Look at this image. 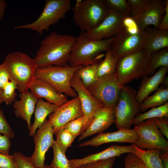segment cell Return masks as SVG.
Returning <instances> with one entry per match:
<instances>
[{
    "instance_id": "1",
    "label": "cell",
    "mask_w": 168,
    "mask_h": 168,
    "mask_svg": "<svg viewBox=\"0 0 168 168\" xmlns=\"http://www.w3.org/2000/svg\"><path fill=\"white\" fill-rule=\"evenodd\" d=\"M77 37L53 32L42 40L34 59L38 68L48 66H66Z\"/></svg>"
},
{
    "instance_id": "2",
    "label": "cell",
    "mask_w": 168,
    "mask_h": 168,
    "mask_svg": "<svg viewBox=\"0 0 168 168\" xmlns=\"http://www.w3.org/2000/svg\"><path fill=\"white\" fill-rule=\"evenodd\" d=\"M114 37L102 40H93L87 37L82 31L77 37L72 47L68 65L85 66L98 63L102 60L103 52L110 49Z\"/></svg>"
},
{
    "instance_id": "3",
    "label": "cell",
    "mask_w": 168,
    "mask_h": 168,
    "mask_svg": "<svg viewBox=\"0 0 168 168\" xmlns=\"http://www.w3.org/2000/svg\"><path fill=\"white\" fill-rule=\"evenodd\" d=\"M21 93L29 91L35 78L37 65L34 58L19 51L8 54L2 63Z\"/></svg>"
},
{
    "instance_id": "4",
    "label": "cell",
    "mask_w": 168,
    "mask_h": 168,
    "mask_svg": "<svg viewBox=\"0 0 168 168\" xmlns=\"http://www.w3.org/2000/svg\"><path fill=\"white\" fill-rule=\"evenodd\" d=\"M151 55L143 49L119 59L116 72L118 82L124 86L150 75Z\"/></svg>"
},
{
    "instance_id": "5",
    "label": "cell",
    "mask_w": 168,
    "mask_h": 168,
    "mask_svg": "<svg viewBox=\"0 0 168 168\" xmlns=\"http://www.w3.org/2000/svg\"><path fill=\"white\" fill-rule=\"evenodd\" d=\"M72 9L74 22L84 32L91 30L100 23L108 10L103 0H77Z\"/></svg>"
},
{
    "instance_id": "6",
    "label": "cell",
    "mask_w": 168,
    "mask_h": 168,
    "mask_svg": "<svg viewBox=\"0 0 168 168\" xmlns=\"http://www.w3.org/2000/svg\"><path fill=\"white\" fill-rule=\"evenodd\" d=\"M71 8L70 0H46L42 12L36 20L31 23L15 26L13 29H29L41 35L44 30L47 31L51 26L65 18Z\"/></svg>"
},
{
    "instance_id": "7",
    "label": "cell",
    "mask_w": 168,
    "mask_h": 168,
    "mask_svg": "<svg viewBox=\"0 0 168 168\" xmlns=\"http://www.w3.org/2000/svg\"><path fill=\"white\" fill-rule=\"evenodd\" d=\"M82 66L50 65L38 67L35 78L46 81L59 93L74 98L77 96V94L71 86V80L76 71Z\"/></svg>"
},
{
    "instance_id": "8",
    "label": "cell",
    "mask_w": 168,
    "mask_h": 168,
    "mask_svg": "<svg viewBox=\"0 0 168 168\" xmlns=\"http://www.w3.org/2000/svg\"><path fill=\"white\" fill-rule=\"evenodd\" d=\"M137 91L131 86L124 85L122 89L118 101L114 108L115 122L118 129L130 128L135 116L141 110L136 99Z\"/></svg>"
},
{
    "instance_id": "9",
    "label": "cell",
    "mask_w": 168,
    "mask_h": 168,
    "mask_svg": "<svg viewBox=\"0 0 168 168\" xmlns=\"http://www.w3.org/2000/svg\"><path fill=\"white\" fill-rule=\"evenodd\" d=\"M124 86L118 81L116 73L97 79L87 89L105 106L114 108L117 104L120 93Z\"/></svg>"
},
{
    "instance_id": "10",
    "label": "cell",
    "mask_w": 168,
    "mask_h": 168,
    "mask_svg": "<svg viewBox=\"0 0 168 168\" xmlns=\"http://www.w3.org/2000/svg\"><path fill=\"white\" fill-rule=\"evenodd\" d=\"M138 138L135 145L142 149H158L168 152V141L162 134L153 119H147L134 126Z\"/></svg>"
},
{
    "instance_id": "11",
    "label": "cell",
    "mask_w": 168,
    "mask_h": 168,
    "mask_svg": "<svg viewBox=\"0 0 168 168\" xmlns=\"http://www.w3.org/2000/svg\"><path fill=\"white\" fill-rule=\"evenodd\" d=\"M146 37L145 30L133 34L125 29L114 37L110 50L118 59L129 54L143 49Z\"/></svg>"
},
{
    "instance_id": "12",
    "label": "cell",
    "mask_w": 168,
    "mask_h": 168,
    "mask_svg": "<svg viewBox=\"0 0 168 168\" xmlns=\"http://www.w3.org/2000/svg\"><path fill=\"white\" fill-rule=\"evenodd\" d=\"M128 16L108 8L103 20L96 26L86 32H84L89 38L100 40L112 38L124 29L123 20Z\"/></svg>"
},
{
    "instance_id": "13",
    "label": "cell",
    "mask_w": 168,
    "mask_h": 168,
    "mask_svg": "<svg viewBox=\"0 0 168 168\" xmlns=\"http://www.w3.org/2000/svg\"><path fill=\"white\" fill-rule=\"evenodd\" d=\"M38 128L33 138L35 150L30 157L36 168H43L45 154L55 140L53 138L54 132L52 124L47 119Z\"/></svg>"
},
{
    "instance_id": "14",
    "label": "cell",
    "mask_w": 168,
    "mask_h": 168,
    "mask_svg": "<svg viewBox=\"0 0 168 168\" xmlns=\"http://www.w3.org/2000/svg\"><path fill=\"white\" fill-rule=\"evenodd\" d=\"M83 115L80 102L77 96L67 100L58 106L49 117L54 134L68 122Z\"/></svg>"
},
{
    "instance_id": "15",
    "label": "cell",
    "mask_w": 168,
    "mask_h": 168,
    "mask_svg": "<svg viewBox=\"0 0 168 168\" xmlns=\"http://www.w3.org/2000/svg\"><path fill=\"white\" fill-rule=\"evenodd\" d=\"M165 7V1L147 0L139 13L133 17L139 30H144L150 25L158 28L164 14Z\"/></svg>"
},
{
    "instance_id": "16",
    "label": "cell",
    "mask_w": 168,
    "mask_h": 168,
    "mask_svg": "<svg viewBox=\"0 0 168 168\" xmlns=\"http://www.w3.org/2000/svg\"><path fill=\"white\" fill-rule=\"evenodd\" d=\"M138 135L134 129H119L115 132L101 133L92 138L81 143L78 147H98L110 142H128L135 144Z\"/></svg>"
},
{
    "instance_id": "17",
    "label": "cell",
    "mask_w": 168,
    "mask_h": 168,
    "mask_svg": "<svg viewBox=\"0 0 168 168\" xmlns=\"http://www.w3.org/2000/svg\"><path fill=\"white\" fill-rule=\"evenodd\" d=\"M114 108L104 106L97 109L94 113L86 129L81 135L78 141L97 133H100L114 123Z\"/></svg>"
},
{
    "instance_id": "18",
    "label": "cell",
    "mask_w": 168,
    "mask_h": 168,
    "mask_svg": "<svg viewBox=\"0 0 168 168\" xmlns=\"http://www.w3.org/2000/svg\"><path fill=\"white\" fill-rule=\"evenodd\" d=\"M71 85L77 94L83 115L91 121L94 112L98 109L104 106V104L92 96L76 72L72 78Z\"/></svg>"
},
{
    "instance_id": "19",
    "label": "cell",
    "mask_w": 168,
    "mask_h": 168,
    "mask_svg": "<svg viewBox=\"0 0 168 168\" xmlns=\"http://www.w3.org/2000/svg\"><path fill=\"white\" fill-rule=\"evenodd\" d=\"M29 90L38 99L44 98L48 102L58 106L68 100L67 96L59 93L48 82L41 79L35 78Z\"/></svg>"
},
{
    "instance_id": "20",
    "label": "cell",
    "mask_w": 168,
    "mask_h": 168,
    "mask_svg": "<svg viewBox=\"0 0 168 168\" xmlns=\"http://www.w3.org/2000/svg\"><path fill=\"white\" fill-rule=\"evenodd\" d=\"M134 144L128 146L111 145L99 152L80 159L69 160L72 168L89 162L119 157L125 153H135Z\"/></svg>"
},
{
    "instance_id": "21",
    "label": "cell",
    "mask_w": 168,
    "mask_h": 168,
    "mask_svg": "<svg viewBox=\"0 0 168 168\" xmlns=\"http://www.w3.org/2000/svg\"><path fill=\"white\" fill-rule=\"evenodd\" d=\"M19 97L20 100H15L13 102L14 113L16 117L26 122L29 131L31 125V118L38 99L29 91L21 93Z\"/></svg>"
},
{
    "instance_id": "22",
    "label": "cell",
    "mask_w": 168,
    "mask_h": 168,
    "mask_svg": "<svg viewBox=\"0 0 168 168\" xmlns=\"http://www.w3.org/2000/svg\"><path fill=\"white\" fill-rule=\"evenodd\" d=\"M168 71V67H161L152 76L142 77L136 93L137 100L139 104L151 93L158 89Z\"/></svg>"
},
{
    "instance_id": "23",
    "label": "cell",
    "mask_w": 168,
    "mask_h": 168,
    "mask_svg": "<svg viewBox=\"0 0 168 168\" xmlns=\"http://www.w3.org/2000/svg\"><path fill=\"white\" fill-rule=\"evenodd\" d=\"M145 31L146 37L143 49L150 54L161 49L168 48V30L155 28Z\"/></svg>"
},
{
    "instance_id": "24",
    "label": "cell",
    "mask_w": 168,
    "mask_h": 168,
    "mask_svg": "<svg viewBox=\"0 0 168 168\" xmlns=\"http://www.w3.org/2000/svg\"><path fill=\"white\" fill-rule=\"evenodd\" d=\"M58 107L55 105L44 101L42 99L38 100L34 112V122L29 130L30 136L33 137L35 135L37 129L42 125L47 117L53 113Z\"/></svg>"
},
{
    "instance_id": "25",
    "label": "cell",
    "mask_w": 168,
    "mask_h": 168,
    "mask_svg": "<svg viewBox=\"0 0 168 168\" xmlns=\"http://www.w3.org/2000/svg\"><path fill=\"white\" fill-rule=\"evenodd\" d=\"M134 147L135 154L148 168H163L160 156L161 150L158 149H142L135 144Z\"/></svg>"
},
{
    "instance_id": "26",
    "label": "cell",
    "mask_w": 168,
    "mask_h": 168,
    "mask_svg": "<svg viewBox=\"0 0 168 168\" xmlns=\"http://www.w3.org/2000/svg\"><path fill=\"white\" fill-rule=\"evenodd\" d=\"M168 86L161 84L154 94L146 97L140 104L141 111H144L147 109L158 107L168 102Z\"/></svg>"
},
{
    "instance_id": "27",
    "label": "cell",
    "mask_w": 168,
    "mask_h": 168,
    "mask_svg": "<svg viewBox=\"0 0 168 168\" xmlns=\"http://www.w3.org/2000/svg\"><path fill=\"white\" fill-rule=\"evenodd\" d=\"M104 59L97 65L96 77L97 79L116 73L118 59L111 54L110 49L107 50Z\"/></svg>"
},
{
    "instance_id": "28",
    "label": "cell",
    "mask_w": 168,
    "mask_h": 168,
    "mask_svg": "<svg viewBox=\"0 0 168 168\" xmlns=\"http://www.w3.org/2000/svg\"><path fill=\"white\" fill-rule=\"evenodd\" d=\"M168 117V102L161 106L152 108L148 111L138 114L134 117L132 125L134 126L147 119Z\"/></svg>"
},
{
    "instance_id": "29",
    "label": "cell",
    "mask_w": 168,
    "mask_h": 168,
    "mask_svg": "<svg viewBox=\"0 0 168 168\" xmlns=\"http://www.w3.org/2000/svg\"><path fill=\"white\" fill-rule=\"evenodd\" d=\"M98 64L82 66L76 72L83 85L86 88L97 80L96 72Z\"/></svg>"
},
{
    "instance_id": "30",
    "label": "cell",
    "mask_w": 168,
    "mask_h": 168,
    "mask_svg": "<svg viewBox=\"0 0 168 168\" xmlns=\"http://www.w3.org/2000/svg\"><path fill=\"white\" fill-rule=\"evenodd\" d=\"M168 48L159 50L151 55L150 75L154 74L158 68L168 67Z\"/></svg>"
},
{
    "instance_id": "31",
    "label": "cell",
    "mask_w": 168,
    "mask_h": 168,
    "mask_svg": "<svg viewBox=\"0 0 168 168\" xmlns=\"http://www.w3.org/2000/svg\"><path fill=\"white\" fill-rule=\"evenodd\" d=\"M53 151V160L49 165L51 168H72L70 162L55 140L52 146Z\"/></svg>"
},
{
    "instance_id": "32",
    "label": "cell",
    "mask_w": 168,
    "mask_h": 168,
    "mask_svg": "<svg viewBox=\"0 0 168 168\" xmlns=\"http://www.w3.org/2000/svg\"><path fill=\"white\" fill-rule=\"evenodd\" d=\"M90 122L88 119L83 115L69 122L63 128L76 137L83 133Z\"/></svg>"
},
{
    "instance_id": "33",
    "label": "cell",
    "mask_w": 168,
    "mask_h": 168,
    "mask_svg": "<svg viewBox=\"0 0 168 168\" xmlns=\"http://www.w3.org/2000/svg\"><path fill=\"white\" fill-rule=\"evenodd\" d=\"M55 140L62 152L65 153L68 147H70L76 138L74 135L64 128H62L54 133Z\"/></svg>"
},
{
    "instance_id": "34",
    "label": "cell",
    "mask_w": 168,
    "mask_h": 168,
    "mask_svg": "<svg viewBox=\"0 0 168 168\" xmlns=\"http://www.w3.org/2000/svg\"><path fill=\"white\" fill-rule=\"evenodd\" d=\"M17 87L13 80L8 82L2 90L0 94V103L5 102L7 105L11 104L15 100L16 94L15 90Z\"/></svg>"
},
{
    "instance_id": "35",
    "label": "cell",
    "mask_w": 168,
    "mask_h": 168,
    "mask_svg": "<svg viewBox=\"0 0 168 168\" xmlns=\"http://www.w3.org/2000/svg\"><path fill=\"white\" fill-rule=\"evenodd\" d=\"M108 8L128 16L130 14V9L126 0H103Z\"/></svg>"
},
{
    "instance_id": "36",
    "label": "cell",
    "mask_w": 168,
    "mask_h": 168,
    "mask_svg": "<svg viewBox=\"0 0 168 168\" xmlns=\"http://www.w3.org/2000/svg\"><path fill=\"white\" fill-rule=\"evenodd\" d=\"M115 158L113 157L86 163L77 168H112Z\"/></svg>"
},
{
    "instance_id": "37",
    "label": "cell",
    "mask_w": 168,
    "mask_h": 168,
    "mask_svg": "<svg viewBox=\"0 0 168 168\" xmlns=\"http://www.w3.org/2000/svg\"><path fill=\"white\" fill-rule=\"evenodd\" d=\"M15 159L17 168H36L33 165L30 157L22 153L16 152L12 155Z\"/></svg>"
},
{
    "instance_id": "38",
    "label": "cell",
    "mask_w": 168,
    "mask_h": 168,
    "mask_svg": "<svg viewBox=\"0 0 168 168\" xmlns=\"http://www.w3.org/2000/svg\"><path fill=\"white\" fill-rule=\"evenodd\" d=\"M0 133L13 138L15 133L6 119L0 106Z\"/></svg>"
},
{
    "instance_id": "39",
    "label": "cell",
    "mask_w": 168,
    "mask_h": 168,
    "mask_svg": "<svg viewBox=\"0 0 168 168\" xmlns=\"http://www.w3.org/2000/svg\"><path fill=\"white\" fill-rule=\"evenodd\" d=\"M147 0H128L127 1L130 14L133 17L137 16L141 11Z\"/></svg>"
},
{
    "instance_id": "40",
    "label": "cell",
    "mask_w": 168,
    "mask_h": 168,
    "mask_svg": "<svg viewBox=\"0 0 168 168\" xmlns=\"http://www.w3.org/2000/svg\"><path fill=\"white\" fill-rule=\"evenodd\" d=\"M123 24L124 29L129 33L135 34L142 30H139L135 20L130 16L124 18Z\"/></svg>"
},
{
    "instance_id": "41",
    "label": "cell",
    "mask_w": 168,
    "mask_h": 168,
    "mask_svg": "<svg viewBox=\"0 0 168 168\" xmlns=\"http://www.w3.org/2000/svg\"><path fill=\"white\" fill-rule=\"evenodd\" d=\"M0 168H17L13 155L0 154Z\"/></svg>"
},
{
    "instance_id": "42",
    "label": "cell",
    "mask_w": 168,
    "mask_h": 168,
    "mask_svg": "<svg viewBox=\"0 0 168 168\" xmlns=\"http://www.w3.org/2000/svg\"><path fill=\"white\" fill-rule=\"evenodd\" d=\"M159 129L167 140L168 139V117L157 118L153 119Z\"/></svg>"
},
{
    "instance_id": "43",
    "label": "cell",
    "mask_w": 168,
    "mask_h": 168,
    "mask_svg": "<svg viewBox=\"0 0 168 168\" xmlns=\"http://www.w3.org/2000/svg\"><path fill=\"white\" fill-rule=\"evenodd\" d=\"M140 159L133 153H128L124 159V168H138Z\"/></svg>"
},
{
    "instance_id": "44",
    "label": "cell",
    "mask_w": 168,
    "mask_h": 168,
    "mask_svg": "<svg viewBox=\"0 0 168 168\" xmlns=\"http://www.w3.org/2000/svg\"><path fill=\"white\" fill-rule=\"evenodd\" d=\"M12 80L8 70L2 63L0 64V94L4 86Z\"/></svg>"
},
{
    "instance_id": "45",
    "label": "cell",
    "mask_w": 168,
    "mask_h": 168,
    "mask_svg": "<svg viewBox=\"0 0 168 168\" xmlns=\"http://www.w3.org/2000/svg\"><path fill=\"white\" fill-rule=\"evenodd\" d=\"M10 139L7 136L0 133V154H9L11 145Z\"/></svg>"
},
{
    "instance_id": "46",
    "label": "cell",
    "mask_w": 168,
    "mask_h": 168,
    "mask_svg": "<svg viewBox=\"0 0 168 168\" xmlns=\"http://www.w3.org/2000/svg\"><path fill=\"white\" fill-rule=\"evenodd\" d=\"M165 12L160 23L158 28L161 30H168V0L165 1Z\"/></svg>"
},
{
    "instance_id": "47",
    "label": "cell",
    "mask_w": 168,
    "mask_h": 168,
    "mask_svg": "<svg viewBox=\"0 0 168 168\" xmlns=\"http://www.w3.org/2000/svg\"><path fill=\"white\" fill-rule=\"evenodd\" d=\"M160 156L163 163V168H168V152L161 151Z\"/></svg>"
},
{
    "instance_id": "48",
    "label": "cell",
    "mask_w": 168,
    "mask_h": 168,
    "mask_svg": "<svg viewBox=\"0 0 168 168\" xmlns=\"http://www.w3.org/2000/svg\"><path fill=\"white\" fill-rule=\"evenodd\" d=\"M7 6L6 1L4 0H0V22L2 20L4 15Z\"/></svg>"
},
{
    "instance_id": "49",
    "label": "cell",
    "mask_w": 168,
    "mask_h": 168,
    "mask_svg": "<svg viewBox=\"0 0 168 168\" xmlns=\"http://www.w3.org/2000/svg\"><path fill=\"white\" fill-rule=\"evenodd\" d=\"M138 168H148L142 161L140 159Z\"/></svg>"
},
{
    "instance_id": "50",
    "label": "cell",
    "mask_w": 168,
    "mask_h": 168,
    "mask_svg": "<svg viewBox=\"0 0 168 168\" xmlns=\"http://www.w3.org/2000/svg\"><path fill=\"white\" fill-rule=\"evenodd\" d=\"M43 168H51L50 167V166L49 165H45Z\"/></svg>"
}]
</instances>
